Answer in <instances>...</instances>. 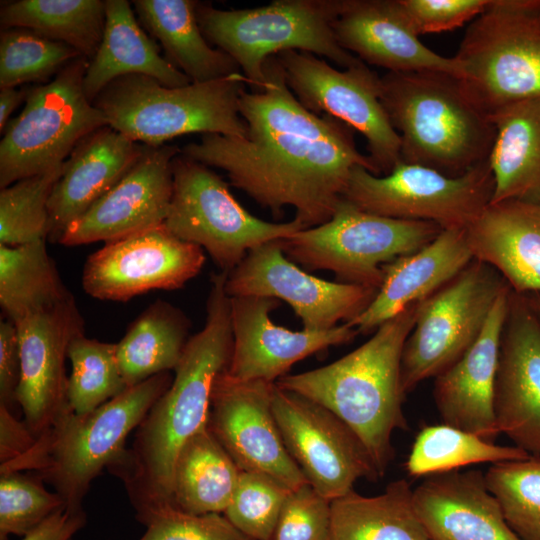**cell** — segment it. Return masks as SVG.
Listing matches in <instances>:
<instances>
[{"label":"cell","mask_w":540,"mask_h":540,"mask_svg":"<svg viewBox=\"0 0 540 540\" xmlns=\"http://www.w3.org/2000/svg\"><path fill=\"white\" fill-rule=\"evenodd\" d=\"M264 74L262 90H244L239 98L245 136L204 134L180 153L224 170L273 216L291 206L305 228L321 225L332 218L353 168L377 171L357 149L350 126L298 101L276 56L267 59Z\"/></svg>","instance_id":"1"},{"label":"cell","mask_w":540,"mask_h":540,"mask_svg":"<svg viewBox=\"0 0 540 540\" xmlns=\"http://www.w3.org/2000/svg\"><path fill=\"white\" fill-rule=\"evenodd\" d=\"M228 272L211 276L204 327L191 336L170 387L134 430L131 447L107 470L123 484L135 517L144 526L174 507L173 471L187 440L207 424L216 376L227 369L233 348Z\"/></svg>","instance_id":"2"},{"label":"cell","mask_w":540,"mask_h":540,"mask_svg":"<svg viewBox=\"0 0 540 540\" xmlns=\"http://www.w3.org/2000/svg\"><path fill=\"white\" fill-rule=\"evenodd\" d=\"M419 302L381 324L364 344L320 368L275 383L331 410L362 440L382 477L394 457L392 435L405 430L401 358Z\"/></svg>","instance_id":"3"},{"label":"cell","mask_w":540,"mask_h":540,"mask_svg":"<svg viewBox=\"0 0 540 540\" xmlns=\"http://www.w3.org/2000/svg\"><path fill=\"white\" fill-rule=\"evenodd\" d=\"M380 99L400 137V158L450 177L488 160L495 125L466 95L459 77L439 71L387 72Z\"/></svg>","instance_id":"4"},{"label":"cell","mask_w":540,"mask_h":540,"mask_svg":"<svg viewBox=\"0 0 540 540\" xmlns=\"http://www.w3.org/2000/svg\"><path fill=\"white\" fill-rule=\"evenodd\" d=\"M172 381L170 372L157 374L82 415L67 405L25 454L0 465V474L34 473L67 507H83L93 480L124 452L129 434Z\"/></svg>","instance_id":"5"},{"label":"cell","mask_w":540,"mask_h":540,"mask_svg":"<svg viewBox=\"0 0 540 540\" xmlns=\"http://www.w3.org/2000/svg\"><path fill=\"white\" fill-rule=\"evenodd\" d=\"M246 84L241 72L182 87L129 74L108 84L93 104L110 127L148 146L191 133L243 137L247 126L239 112V98Z\"/></svg>","instance_id":"6"},{"label":"cell","mask_w":540,"mask_h":540,"mask_svg":"<svg viewBox=\"0 0 540 540\" xmlns=\"http://www.w3.org/2000/svg\"><path fill=\"white\" fill-rule=\"evenodd\" d=\"M341 0H274L251 9H217L197 3L207 41L228 54L247 83L260 91L268 58L288 50L320 55L346 69L362 61L343 49L333 30Z\"/></svg>","instance_id":"7"},{"label":"cell","mask_w":540,"mask_h":540,"mask_svg":"<svg viewBox=\"0 0 540 540\" xmlns=\"http://www.w3.org/2000/svg\"><path fill=\"white\" fill-rule=\"evenodd\" d=\"M454 57L466 95L490 117L540 98V0H490Z\"/></svg>","instance_id":"8"},{"label":"cell","mask_w":540,"mask_h":540,"mask_svg":"<svg viewBox=\"0 0 540 540\" xmlns=\"http://www.w3.org/2000/svg\"><path fill=\"white\" fill-rule=\"evenodd\" d=\"M443 229L435 223L390 218L341 199L332 218L280 239L291 261L335 274L337 282L379 289L383 265L413 253Z\"/></svg>","instance_id":"9"},{"label":"cell","mask_w":540,"mask_h":540,"mask_svg":"<svg viewBox=\"0 0 540 540\" xmlns=\"http://www.w3.org/2000/svg\"><path fill=\"white\" fill-rule=\"evenodd\" d=\"M88 63L78 57L49 83L28 90L0 142V188L62 166L83 138L108 125L83 89Z\"/></svg>","instance_id":"10"},{"label":"cell","mask_w":540,"mask_h":540,"mask_svg":"<svg viewBox=\"0 0 540 540\" xmlns=\"http://www.w3.org/2000/svg\"><path fill=\"white\" fill-rule=\"evenodd\" d=\"M172 178L163 224L179 239L205 249L221 271L230 272L260 245L306 229L296 218L276 223L253 216L219 175L181 153L172 161Z\"/></svg>","instance_id":"11"},{"label":"cell","mask_w":540,"mask_h":540,"mask_svg":"<svg viewBox=\"0 0 540 540\" xmlns=\"http://www.w3.org/2000/svg\"><path fill=\"white\" fill-rule=\"evenodd\" d=\"M508 288L495 268L473 259L447 284L419 302L401 358L405 395L421 382L437 377L471 348L497 299Z\"/></svg>","instance_id":"12"},{"label":"cell","mask_w":540,"mask_h":540,"mask_svg":"<svg viewBox=\"0 0 540 540\" xmlns=\"http://www.w3.org/2000/svg\"><path fill=\"white\" fill-rule=\"evenodd\" d=\"M494 188L488 160L457 177L400 161L383 176L356 166L342 198L380 216L467 229L491 203Z\"/></svg>","instance_id":"13"},{"label":"cell","mask_w":540,"mask_h":540,"mask_svg":"<svg viewBox=\"0 0 540 540\" xmlns=\"http://www.w3.org/2000/svg\"><path fill=\"white\" fill-rule=\"evenodd\" d=\"M276 57L288 87L307 110L334 117L363 135L377 175L388 174L401 161L400 137L380 99V76L364 62L339 70L308 52L288 50Z\"/></svg>","instance_id":"14"},{"label":"cell","mask_w":540,"mask_h":540,"mask_svg":"<svg viewBox=\"0 0 540 540\" xmlns=\"http://www.w3.org/2000/svg\"><path fill=\"white\" fill-rule=\"evenodd\" d=\"M271 404L287 451L320 495L332 501L361 478H381L362 440L331 410L276 383Z\"/></svg>","instance_id":"15"},{"label":"cell","mask_w":540,"mask_h":540,"mask_svg":"<svg viewBox=\"0 0 540 540\" xmlns=\"http://www.w3.org/2000/svg\"><path fill=\"white\" fill-rule=\"evenodd\" d=\"M229 297L260 296L287 302L303 329L324 331L351 323L373 301L377 289L331 282L308 274L286 257L280 239L251 250L228 273Z\"/></svg>","instance_id":"16"},{"label":"cell","mask_w":540,"mask_h":540,"mask_svg":"<svg viewBox=\"0 0 540 540\" xmlns=\"http://www.w3.org/2000/svg\"><path fill=\"white\" fill-rule=\"evenodd\" d=\"M203 249L165 225L106 242L86 260L82 287L93 298L126 302L151 290H175L202 269Z\"/></svg>","instance_id":"17"},{"label":"cell","mask_w":540,"mask_h":540,"mask_svg":"<svg viewBox=\"0 0 540 540\" xmlns=\"http://www.w3.org/2000/svg\"><path fill=\"white\" fill-rule=\"evenodd\" d=\"M274 383L241 381L220 372L207 426L240 471L267 475L293 490L308 483L287 451L272 411Z\"/></svg>","instance_id":"18"},{"label":"cell","mask_w":540,"mask_h":540,"mask_svg":"<svg viewBox=\"0 0 540 540\" xmlns=\"http://www.w3.org/2000/svg\"><path fill=\"white\" fill-rule=\"evenodd\" d=\"M21 356L17 401L24 421L38 437L68 405L65 361L84 319L71 294L57 305L15 323Z\"/></svg>","instance_id":"19"},{"label":"cell","mask_w":540,"mask_h":540,"mask_svg":"<svg viewBox=\"0 0 540 540\" xmlns=\"http://www.w3.org/2000/svg\"><path fill=\"white\" fill-rule=\"evenodd\" d=\"M493 408L499 433L540 458V321L512 290L500 337Z\"/></svg>","instance_id":"20"},{"label":"cell","mask_w":540,"mask_h":540,"mask_svg":"<svg viewBox=\"0 0 540 540\" xmlns=\"http://www.w3.org/2000/svg\"><path fill=\"white\" fill-rule=\"evenodd\" d=\"M279 305L270 297H230L233 348L226 371L233 378L275 383L296 362L359 334L348 323L324 331L289 330L271 320Z\"/></svg>","instance_id":"21"},{"label":"cell","mask_w":540,"mask_h":540,"mask_svg":"<svg viewBox=\"0 0 540 540\" xmlns=\"http://www.w3.org/2000/svg\"><path fill=\"white\" fill-rule=\"evenodd\" d=\"M175 145L148 146L125 176L62 234L59 244L114 241L164 222L171 201Z\"/></svg>","instance_id":"22"},{"label":"cell","mask_w":540,"mask_h":540,"mask_svg":"<svg viewBox=\"0 0 540 540\" xmlns=\"http://www.w3.org/2000/svg\"><path fill=\"white\" fill-rule=\"evenodd\" d=\"M333 30L343 49L388 72L463 74L454 56H442L420 41L398 0H341Z\"/></svg>","instance_id":"23"},{"label":"cell","mask_w":540,"mask_h":540,"mask_svg":"<svg viewBox=\"0 0 540 540\" xmlns=\"http://www.w3.org/2000/svg\"><path fill=\"white\" fill-rule=\"evenodd\" d=\"M509 287L497 299L471 348L434 378L433 398L444 424L494 441L497 428L493 401L502 327Z\"/></svg>","instance_id":"24"},{"label":"cell","mask_w":540,"mask_h":540,"mask_svg":"<svg viewBox=\"0 0 540 540\" xmlns=\"http://www.w3.org/2000/svg\"><path fill=\"white\" fill-rule=\"evenodd\" d=\"M145 147L109 125L83 138L64 162L50 194L48 239L58 243L67 227L135 165Z\"/></svg>","instance_id":"25"},{"label":"cell","mask_w":540,"mask_h":540,"mask_svg":"<svg viewBox=\"0 0 540 540\" xmlns=\"http://www.w3.org/2000/svg\"><path fill=\"white\" fill-rule=\"evenodd\" d=\"M413 501L432 540H521L480 470L427 476L413 489Z\"/></svg>","instance_id":"26"},{"label":"cell","mask_w":540,"mask_h":540,"mask_svg":"<svg viewBox=\"0 0 540 540\" xmlns=\"http://www.w3.org/2000/svg\"><path fill=\"white\" fill-rule=\"evenodd\" d=\"M466 229H444L423 248L383 265V281L367 309L349 325L369 334L411 304L421 302L472 260Z\"/></svg>","instance_id":"27"},{"label":"cell","mask_w":540,"mask_h":540,"mask_svg":"<svg viewBox=\"0 0 540 540\" xmlns=\"http://www.w3.org/2000/svg\"><path fill=\"white\" fill-rule=\"evenodd\" d=\"M466 237L474 259L495 268L512 291L540 292V203H490Z\"/></svg>","instance_id":"28"},{"label":"cell","mask_w":540,"mask_h":540,"mask_svg":"<svg viewBox=\"0 0 540 540\" xmlns=\"http://www.w3.org/2000/svg\"><path fill=\"white\" fill-rule=\"evenodd\" d=\"M129 74L152 77L167 87L192 83L161 55L160 47L141 28L128 1L106 0L103 37L83 80L86 97L93 103L108 84Z\"/></svg>","instance_id":"29"},{"label":"cell","mask_w":540,"mask_h":540,"mask_svg":"<svg viewBox=\"0 0 540 540\" xmlns=\"http://www.w3.org/2000/svg\"><path fill=\"white\" fill-rule=\"evenodd\" d=\"M496 135L488 158L491 203H540V98L510 104L490 117Z\"/></svg>","instance_id":"30"},{"label":"cell","mask_w":540,"mask_h":540,"mask_svg":"<svg viewBox=\"0 0 540 540\" xmlns=\"http://www.w3.org/2000/svg\"><path fill=\"white\" fill-rule=\"evenodd\" d=\"M197 1L135 0L142 25L165 50L167 59L191 82H208L240 72L237 63L212 48L199 26Z\"/></svg>","instance_id":"31"},{"label":"cell","mask_w":540,"mask_h":540,"mask_svg":"<svg viewBox=\"0 0 540 540\" xmlns=\"http://www.w3.org/2000/svg\"><path fill=\"white\" fill-rule=\"evenodd\" d=\"M331 534L332 540H432L405 479L389 483L379 495L352 490L332 500Z\"/></svg>","instance_id":"32"},{"label":"cell","mask_w":540,"mask_h":540,"mask_svg":"<svg viewBox=\"0 0 540 540\" xmlns=\"http://www.w3.org/2000/svg\"><path fill=\"white\" fill-rule=\"evenodd\" d=\"M240 472L204 425L177 455L172 488L174 507L192 514H223L232 500Z\"/></svg>","instance_id":"33"},{"label":"cell","mask_w":540,"mask_h":540,"mask_svg":"<svg viewBox=\"0 0 540 540\" xmlns=\"http://www.w3.org/2000/svg\"><path fill=\"white\" fill-rule=\"evenodd\" d=\"M190 322L172 304L157 300L130 325L116 343L121 374L128 387L175 370L189 340Z\"/></svg>","instance_id":"34"},{"label":"cell","mask_w":540,"mask_h":540,"mask_svg":"<svg viewBox=\"0 0 540 540\" xmlns=\"http://www.w3.org/2000/svg\"><path fill=\"white\" fill-rule=\"evenodd\" d=\"M106 20L102 0H18L2 4L1 28H26L65 43L88 60L97 52Z\"/></svg>","instance_id":"35"},{"label":"cell","mask_w":540,"mask_h":540,"mask_svg":"<svg viewBox=\"0 0 540 540\" xmlns=\"http://www.w3.org/2000/svg\"><path fill=\"white\" fill-rule=\"evenodd\" d=\"M45 240L0 244V305L14 324L69 297Z\"/></svg>","instance_id":"36"},{"label":"cell","mask_w":540,"mask_h":540,"mask_svg":"<svg viewBox=\"0 0 540 540\" xmlns=\"http://www.w3.org/2000/svg\"><path fill=\"white\" fill-rule=\"evenodd\" d=\"M531 457L516 446L497 445L474 433L447 424L425 426L417 434L406 461L410 476L421 477L460 470L480 463Z\"/></svg>","instance_id":"37"},{"label":"cell","mask_w":540,"mask_h":540,"mask_svg":"<svg viewBox=\"0 0 540 540\" xmlns=\"http://www.w3.org/2000/svg\"><path fill=\"white\" fill-rule=\"evenodd\" d=\"M67 356L72 371L66 399L74 413H89L129 388L119 368L116 343L81 334L70 342Z\"/></svg>","instance_id":"38"},{"label":"cell","mask_w":540,"mask_h":540,"mask_svg":"<svg viewBox=\"0 0 540 540\" xmlns=\"http://www.w3.org/2000/svg\"><path fill=\"white\" fill-rule=\"evenodd\" d=\"M484 480L515 534L540 540V458L491 464Z\"/></svg>","instance_id":"39"},{"label":"cell","mask_w":540,"mask_h":540,"mask_svg":"<svg viewBox=\"0 0 540 540\" xmlns=\"http://www.w3.org/2000/svg\"><path fill=\"white\" fill-rule=\"evenodd\" d=\"M63 165L1 188L0 244L16 246L48 239V201Z\"/></svg>","instance_id":"40"},{"label":"cell","mask_w":540,"mask_h":540,"mask_svg":"<svg viewBox=\"0 0 540 540\" xmlns=\"http://www.w3.org/2000/svg\"><path fill=\"white\" fill-rule=\"evenodd\" d=\"M81 55L71 46L26 28L0 33V88L40 82L56 75Z\"/></svg>","instance_id":"41"},{"label":"cell","mask_w":540,"mask_h":540,"mask_svg":"<svg viewBox=\"0 0 540 540\" xmlns=\"http://www.w3.org/2000/svg\"><path fill=\"white\" fill-rule=\"evenodd\" d=\"M66 506L65 500L47 490L34 473L0 474V540L9 535L24 537Z\"/></svg>","instance_id":"42"},{"label":"cell","mask_w":540,"mask_h":540,"mask_svg":"<svg viewBox=\"0 0 540 540\" xmlns=\"http://www.w3.org/2000/svg\"><path fill=\"white\" fill-rule=\"evenodd\" d=\"M291 489L273 478L241 471L232 500L223 515L245 536L270 540Z\"/></svg>","instance_id":"43"},{"label":"cell","mask_w":540,"mask_h":540,"mask_svg":"<svg viewBox=\"0 0 540 540\" xmlns=\"http://www.w3.org/2000/svg\"><path fill=\"white\" fill-rule=\"evenodd\" d=\"M270 540H332L331 501L309 483L291 490Z\"/></svg>","instance_id":"44"},{"label":"cell","mask_w":540,"mask_h":540,"mask_svg":"<svg viewBox=\"0 0 540 540\" xmlns=\"http://www.w3.org/2000/svg\"><path fill=\"white\" fill-rule=\"evenodd\" d=\"M145 527L139 540H253L223 514H192L175 507L163 510Z\"/></svg>","instance_id":"45"},{"label":"cell","mask_w":540,"mask_h":540,"mask_svg":"<svg viewBox=\"0 0 540 540\" xmlns=\"http://www.w3.org/2000/svg\"><path fill=\"white\" fill-rule=\"evenodd\" d=\"M415 33L451 31L473 21L490 0H398Z\"/></svg>","instance_id":"46"},{"label":"cell","mask_w":540,"mask_h":540,"mask_svg":"<svg viewBox=\"0 0 540 540\" xmlns=\"http://www.w3.org/2000/svg\"><path fill=\"white\" fill-rule=\"evenodd\" d=\"M21 380V356L16 325L0 322V405L17 415V392ZM19 417V416H18Z\"/></svg>","instance_id":"47"},{"label":"cell","mask_w":540,"mask_h":540,"mask_svg":"<svg viewBox=\"0 0 540 540\" xmlns=\"http://www.w3.org/2000/svg\"><path fill=\"white\" fill-rule=\"evenodd\" d=\"M35 441L36 436L25 421L0 405V465L21 457Z\"/></svg>","instance_id":"48"},{"label":"cell","mask_w":540,"mask_h":540,"mask_svg":"<svg viewBox=\"0 0 540 540\" xmlns=\"http://www.w3.org/2000/svg\"><path fill=\"white\" fill-rule=\"evenodd\" d=\"M87 523L83 507H64L22 537V540H71Z\"/></svg>","instance_id":"49"},{"label":"cell","mask_w":540,"mask_h":540,"mask_svg":"<svg viewBox=\"0 0 540 540\" xmlns=\"http://www.w3.org/2000/svg\"><path fill=\"white\" fill-rule=\"evenodd\" d=\"M28 90L5 87L0 90V131L3 133L9 117L18 105L26 99Z\"/></svg>","instance_id":"50"},{"label":"cell","mask_w":540,"mask_h":540,"mask_svg":"<svg viewBox=\"0 0 540 540\" xmlns=\"http://www.w3.org/2000/svg\"><path fill=\"white\" fill-rule=\"evenodd\" d=\"M521 295L523 296L529 308L540 321V292H532Z\"/></svg>","instance_id":"51"},{"label":"cell","mask_w":540,"mask_h":540,"mask_svg":"<svg viewBox=\"0 0 540 540\" xmlns=\"http://www.w3.org/2000/svg\"><path fill=\"white\" fill-rule=\"evenodd\" d=\"M71 540H73V539H71Z\"/></svg>","instance_id":"52"}]
</instances>
